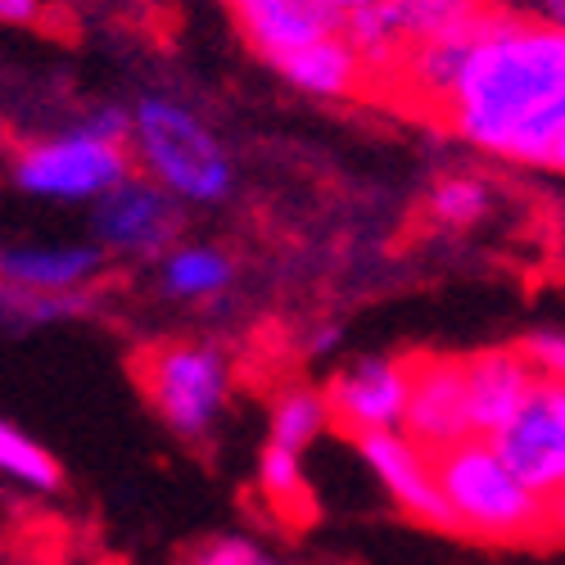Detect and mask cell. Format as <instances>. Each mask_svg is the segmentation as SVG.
<instances>
[{
    "mask_svg": "<svg viewBox=\"0 0 565 565\" xmlns=\"http://www.w3.org/2000/svg\"><path fill=\"white\" fill-rule=\"evenodd\" d=\"M0 480H10L19 489H32V493H55L64 484V470L28 430L0 420Z\"/></svg>",
    "mask_w": 565,
    "mask_h": 565,
    "instance_id": "obj_18",
    "label": "cell"
},
{
    "mask_svg": "<svg viewBox=\"0 0 565 565\" xmlns=\"http://www.w3.org/2000/svg\"><path fill=\"white\" fill-rule=\"evenodd\" d=\"M96 209V241L105 254L131 258V263H159L181 235V200L154 177H127L122 185L90 204Z\"/></svg>",
    "mask_w": 565,
    "mask_h": 565,
    "instance_id": "obj_6",
    "label": "cell"
},
{
    "mask_svg": "<svg viewBox=\"0 0 565 565\" xmlns=\"http://www.w3.org/2000/svg\"><path fill=\"white\" fill-rule=\"evenodd\" d=\"M358 452L381 489L426 525H452V511L444 502L439 476H435V452L420 448L407 430H371L358 435Z\"/></svg>",
    "mask_w": 565,
    "mask_h": 565,
    "instance_id": "obj_9",
    "label": "cell"
},
{
    "mask_svg": "<svg viewBox=\"0 0 565 565\" xmlns=\"http://www.w3.org/2000/svg\"><path fill=\"white\" fill-rule=\"evenodd\" d=\"M258 484L271 502H299L308 493L303 452H295L286 444H267L263 457H258Z\"/></svg>",
    "mask_w": 565,
    "mask_h": 565,
    "instance_id": "obj_23",
    "label": "cell"
},
{
    "mask_svg": "<svg viewBox=\"0 0 565 565\" xmlns=\"http://www.w3.org/2000/svg\"><path fill=\"white\" fill-rule=\"evenodd\" d=\"M403 430L430 452H444L470 439V412H466V362H420L412 366V398Z\"/></svg>",
    "mask_w": 565,
    "mask_h": 565,
    "instance_id": "obj_12",
    "label": "cell"
},
{
    "mask_svg": "<svg viewBox=\"0 0 565 565\" xmlns=\"http://www.w3.org/2000/svg\"><path fill=\"white\" fill-rule=\"evenodd\" d=\"M276 68L295 90H303V96H312V100H344L366 82V64L349 45L344 32H331V36L303 45V51L280 60Z\"/></svg>",
    "mask_w": 565,
    "mask_h": 565,
    "instance_id": "obj_14",
    "label": "cell"
},
{
    "mask_svg": "<svg viewBox=\"0 0 565 565\" xmlns=\"http://www.w3.org/2000/svg\"><path fill=\"white\" fill-rule=\"evenodd\" d=\"M470 36H476V28L470 32H452V36H426V41H412L394 77L390 82H403V90L426 105V109H448V96L452 86L461 77V64H466V51H470Z\"/></svg>",
    "mask_w": 565,
    "mask_h": 565,
    "instance_id": "obj_15",
    "label": "cell"
},
{
    "mask_svg": "<svg viewBox=\"0 0 565 565\" xmlns=\"http://www.w3.org/2000/svg\"><path fill=\"white\" fill-rule=\"evenodd\" d=\"M349 36V45L362 55L366 73L375 77H394L403 51H407V32L398 23V10H394V0H385V6H375V10H358L344 19L340 28Z\"/></svg>",
    "mask_w": 565,
    "mask_h": 565,
    "instance_id": "obj_17",
    "label": "cell"
},
{
    "mask_svg": "<svg viewBox=\"0 0 565 565\" xmlns=\"http://www.w3.org/2000/svg\"><path fill=\"white\" fill-rule=\"evenodd\" d=\"M426 209H430V217H435L439 226L466 231V226H476V222L493 209V191H489V181H480V177L452 172V177H439V181L430 185Z\"/></svg>",
    "mask_w": 565,
    "mask_h": 565,
    "instance_id": "obj_21",
    "label": "cell"
},
{
    "mask_svg": "<svg viewBox=\"0 0 565 565\" xmlns=\"http://www.w3.org/2000/svg\"><path fill=\"white\" fill-rule=\"evenodd\" d=\"M543 375L521 349H489L466 362V412H470V435L498 439L515 412L530 403Z\"/></svg>",
    "mask_w": 565,
    "mask_h": 565,
    "instance_id": "obj_11",
    "label": "cell"
},
{
    "mask_svg": "<svg viewBox=\"0 0 565 565\" xmlns=\"http://www.w3.org/2000/svg\"><path fill=\"white\" fill-rule=\"evenodd\" d=\"M340 19H349V14H358V10H375V6H385V0H326Z\"/></svg>",
    "mask_w": 565,
    "mask_h": 565,
    "instance_id": "obj_27",
    "label": "cell"
},
{
    "mask_svg": "<svg viewBox=\"0 0 565 565\" xmlns=\"http://www.w3.org/2000/svg\"><path fill=\"white\" fill-rule=\"evenodd\" d=\"M90 295H68V299H51V295H32L19 290L10 280H0V326L10 331H36V326H51V321H68L86 308Z\"/></svg>",
    "mask_w": 565,
    "mask_h": 565,
    "instance_id": "obj_22",
    "label": "cell"
},
{
    "mask_svg": "<svg viewBox=\"0 0 565 565\" xmlns=\"http://www.w3.org/2000/svg\"><path fill=\"white\" fill-rule=\"evenodd\" d=\"M105 267L100 241H23L0 245V280H10L32 295H86Z\"/></svg>",
    "mask_w": 565,
    "mask_h": 565,
    "instance_id": "obj_10",
    "label": "cell"
},
{
    "mask_svg": "<svg viewBox=\"0 0 565 565\" xmlns=\"http://www.w3.org/2000/svg\"><path fill=\"white\" fill-rule=\"evenodd\" d=\"M131 177V109H96L82 127L41 136L10 163L14 191L51 204H100Z\"/></svg>",
    "mask_w": 565,
    "mask_h": 565,
    "instance_id": "obj_2",
    "label": "cell"
},
{
    "mask_svg": "<svg viewBox=\"0 0 565 565\" xmlns=\"http://www.w3.org/2000/svg\"><path fill=\"white\" fill-rule=\"evenodd\" d=\"M131 159L181 204H222L235 191V163L217 131L172 96L131 105Z\"/></svg>",
    "mask_w": 565,
    "mask_h": 565,
    "instance_id": "obj_3",
    "label": "cell"
},
{
    "mask_svg": "<svg viewBox=\"0 0 565 565\" xmlns=\"http://www.w3.org/2000/svg\"><path fill=\"white\" fill-rule=\"evenodd\" d=\"M511 470L543 498L565 489V381H539L530 403L493 439Z\"/></svg>",
    "mask_w": 565,
    "mask_h": 565,
    "instance_id": "obj_7",
    "label": "cell"
},
{
    "mask_svg": "<svg viewBox=\"0 0 565 565\" xmlns=\"http://www.w3.org/2000/svg\"><path fill=\"white\" fill-rule=\"evenodd\" d=\"M146 394L159 420L181 439H204L231 398V362L217 344L177 340L146 362Z\"/></svg>",
    "mask_w": 565,
    "mask_h": 565,
    "instance_id": "obj_5",
    "label": "cell"
},
{
    "mask_svg": "<svg viewBox=\"0 0 565 565\" xmlns=\"http://www.w3.org/2000/svg\"><path fill=\"white\" fill-rule=\"evenodd\" d=\"M407 398H412V366L394 358H358L344 371H335L331 385H326L331 416L353 435L403 430Z\"/></svg>",
    "mask_w": 565,
    "mask_h": 565,
    "instance_id": "obj_8",
    "label": "cell"
},
{
    "mask_svg": "<svg viewBox=\"0 0 565 565\" xmlns=\"http://www.w3.org/2000/svg\"><path fill=\"white\" fill-rule=\"evenodd\" d=\"M245 41L267 60L280 64L303 45L344 28V19L326 0H226Z\"/></svg>",
    "mask_w": 565,
    "mask_h": 565,
    "instance_id": "obj_13",
    "label": "cell"
},
{
    "mask_svg": "<svg viewBox=\"0 0 565 565\" xmlns=\"http://www.w3.org/2000/svg\"><path fill=\"white\" fill-rule=\"evenodd\" d=\"M521 353L534 362L543 381H565V326H539L534 335H525Z\"/></svg>",
    "mask_w": 565,
    "mask_h": 565,
    "instance_id": "obj_25",
    "label": "cell"
},
{
    "mask_svg": "<svg viewBox=\"0 0 565 565\" xmlns=\"http://www.w3.org/2000/svg\"><path fill=\"white\" fill-rule=\"evenodd\" d=\"M547 19H552L556 28H565V0H552V6H547Z\"/></svg>",
    "mask_w": 565,
    "mask_h": 565,
    "instance_id": "obj_29",
    "label": "cell"
},
{
    "mask_svg": "<svg viewBox=\"0 0 565 565\" xmlns=\"http://www.w3.org/2000/svg\"><path fill=\"white\" fill-rule=\"evenodd\" d=\"M484 154L552 168L565 127V28L525 14H484L444 109Z\"/></svg>",
    "mask_w": 565,
    "mask_h": 565,
    "instance_id": "obj_1",
    "label": "cell"
},
{
    "mask_svg": "<svg viewBox=\"0 0 565 565\" xmlns=\"http://www.w3.org/2000/svg\"><path fill=\"white\" fill-rule=\"evenodd\" d=\"M543 6H552V0H543Z\"/></svg>",
    "mask_w": 565,
    "mask_h": 565,
    "instance_id": "obj_31",
    "label": "cell"
},
{
    "mask_svg": "<svg viewBox=\"0 0 565 565\" xmlns=\"http://www.w3.org/2000/svg\"><path fill=\"white\" fill-rule=\"evenodd\" d=\"M231 280H235L231 254L217 245H204V241L172 245L159 258V286H163V295H172L181 303H209L231 290Z\"/></svg>",
    "mask_w": 565,
    "mask_h": 565,
    "instance_id": "obj_16",
    "label": "cell"
},
{
    "mask_svg": "<svg viewBox=\"0 0 565 565\" xmlns=\"http://www.w3.org/2000/svg\"><path fill=\"white\" fill-rule=\"evenodd\" d=\"M398 23L412 41H426V36H452V32H470L480 28L489 6L484 0H394Z\"/></svg>",
    "mask_w": 565,
    "mask_h": 565,
    "instance_id": "obj_20",
    "label": "cell"
},
{
    "mask_svg": "<svg viewBox=\"0 0 565 565\" xmlns=\"http://www.w3.org/2000/svg\"><path fill=\"white\" fill-rule=\"evenodd\" d=\"M185 565H286L276 561L271 552H263L254 539H241V534H222V539H209L191 552Z\"/></svg>",
    "mask_w": 565,
    "mask_h": 565,
    "instance_id": "obj_24",
    "label": "cell"
},
{
    "mask_svg": "<svg viewBox=\"0 0 565 565\" xmlns=\"http://www.w3.org/2000/svg\"><path fill=\"white\" fill-rule=\"evenodd\" d=\"M41 0H0V23H36Z\"/></svg>",
    "mask_w": 565,
    "mask_h": 565,
    "instance_id": "obj_26",
    "label": "cell"
},
{
    "mask_svg": "<svg viewBox=\"0 0 565 565\" xmlns=\"http://www.w3.org/2000/svg\"><path fill=\"white\" fill-rule=\"evenodd\" d=\"M552 168L565 172V127H561V140H556V154H552Z\"/></svg>",
    "mask_w": 565,
    "mask_h": 565,
    "instance_id": "obj_30",
    "label": "cell"
},
{
    "mask_svg": "<svg viewBox=\"0 0 565 565\" xmlns=\"http://www.w3.org/2000/svg\"><path fill=\"white\" fill-rule=\"evenodd\" d=\"M331 426V403L317 390H286L271 403V420H267V444H286L295 452H308V444H317Z\"/></svg>",
    "mask_w": 565,
    "mask_h": 565,
    "instance_id": "obj_19",
    "label": "cell"
},
{
    "mask_svg": "<svg viewBox=\"0 0 565 565\" xmlns=\"http://www.w3.org/2000/svg\"><path fill=\"white\" fill-rule=\"evenodd\" d=\"M547 515H552V525H561V530H565V489L547 498Z\"/></svg>",
    "mask_w": 565,
    "mask_h": 565,
    "instance_id": "obj_28",
    "label": "cell"
},
{
    "mask_svg": "<svg viewBox=\"0 0 565 565\" xmlns=\"http://www.w3.org/2000/svg\"><path fill=\"white\" fill-rule=\"evenodd\" d=\"M435 476L457 530L484 539H530L552 521L547 498L515 476L493 439L470 435L435 452Z\"/></svg>",
    "mask_w": 565,
    "mask_h": 565,
    "instance_id": "obj_4",
    "label": "cell"
}]
</instances>
